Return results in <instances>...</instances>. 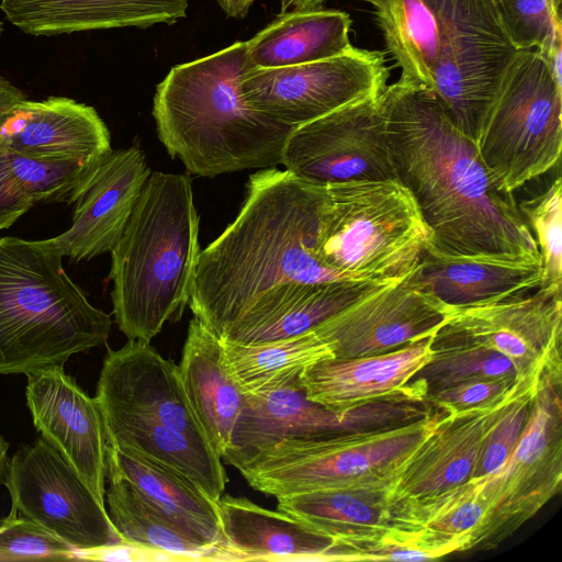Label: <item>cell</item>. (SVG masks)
I'll use <instances>...</instances> for the list:
<instances>
[{"label":"cell","mask_w":562,"mask_h":562,"mask_svg":"<svg viewBox=\"0 0 562 562\" xmlns=\"http://www.w3.org/2000/svg\"><path fill=\"white\" fill-rule=\"evenodd\" d=\"M323 186L276 167L249 176L244 203L201 250L189 306L222 341L250 344L331 281L316 255Z\"/></svg>","instance_id":"cell-1"},{"label":"cell","mask_w":562,"mask_h":562,"mask_svg":"<svg viewBox=\"0 0 562 562\" xmlns=\"http://www.w3.org/2000/svg\"><path fill=\"white\" fill-rule=\"evenodd\" d=\"M380 103L396 180L414 198L435 248L540 257L513 192L430 89L398 79L381 92Z\"/></svg>","instance_id":"cell-2"},{"label":"cell","mask_w":562,"mask_h":562,"mask_svg":"<svg viewBox=\"0 0 562 562\" xmlns=\"http://www.w3.org/2000/svg\"><path fill=\"white\" fill-rule=\"evenodd\" d=\"M254 67L247 42L173 66L156 87L153 116L172 158L195 176L214 178L282 162L293 127L250 106L240 91Z\"/></svg>","instance_id":"cell-3"},{"label":"cell","mask_w":562,"mask_h":562,"mask_svg":"<svg viewBox=\"0 0 562 562\" xmlns=\"http://www.w3.org/2000/svg\"><path fill=\"white\" fill-rule=\"evenodd\" d=\"M200 218L187 175L150 172L111 250L114 322L128 340L150 342L189 304Z\"/></svg>","instance_id":"cell-4"},{"label":"cell","mask_w":562,"mask_h":562,"mask_svg":"<svg viewBox=\"0 0 562 562\" xmlns=\"http://www.w3.org/2000/svg\"><path fill=\"white\" fill-rule=\"evenodd\" d=\"M109 314L93 306L49 239L0 237V374L64 366L106 345Z\"/></svg>","instance_id":"cell-5"},{"label":"cell","mask_w":562,"mask_h":562,"mask_svg":"<svg viewBox=\"0 0 562 562\" xmlns=\"http://www.w3.org/2000/svg\"><path fill=\"white\" fill-rule=\"evenodd\" d=\"M445 411L400 425L286 436L223 457L255 490L274 497L318 490L392 484L402 463Z\"/></svg>","instance_id":"cell-6"},{"label":"cell","mask_w":562,"mask_h":562,"mask_svg":"<svg viewBox=\"0 0 562 562\" xmlns=\"http://www.w3.org/2000/svg\"><path fill=\"white\" fill-rule=\"evenodd\" d=\"M316 255L350 280L396 281L419 263L431 233L397 180L323 186Z\"/></svg>","instance_id":"cell-7"},{"label":"cell","mask_w":562,"mask_h":562,"mask_svg":"<svg viewBox=\"0 0 562 562\" xmlns=\"http://www.w3.org/2000/svg\"><path fill=\"white\" fill-rule=\"evenodd\" d=\"M562 85L532 48L518 50L485 116L476 146L509 192L553 168L562 149Z\"/></svg>","instance_id":"cell-8"},{"label":"cell","mask_w":562,"mask_h":562,"mask_svg":"<svg viewBox=\"0 0 562 562\" xmlns=\"http://www.w3.org/2000/svg\"><path fill=\"white\" fill-rule=\"evenodd\" d=\"M562 376H546L505 463L476 483L485 516L469 550L494 549L541 509L562 482Z\"/></svg>","instance_id":"cell-9"},{"label":"cell","mask_w":562,"mask_h":562,"mask_svg":"<svg viewBox=\"0 0 562 562\" xmlns=\"http://www.w3.org/2000/svg\"><path fill=\"white\" fill-rule=\"evenodd\" d=\"M390 71L382 52L352 47L314 63L248 71L240 91L271 120L295 127L350 103L381 94Z\"/></svg>","instance_id":"cell-10"},{"label":"cell","mask_w":562,"mask_h":562,"mask_svg":"<svg viewBox=\"0 0 562 562\" xmlns=\"http://www.w3.org/2000/svg\"><path fill=\"white\" fill-rule=\"evenodd\" d=\"M4 485L18 513L77 552L123 541L105 506L42 436L19 446L9 459Z\"/></svg>","instance_id":"cell-11"},{"label":"cell","mask_w":562,"mask_h":562,"mask_svg":"<svg viewBox=\"0 0 562 562\" xmlns=\"http://www.w3.org/2000/svg\"><path fill=\"white\" fill-rule=\"evenodd\" d=\"M517 52L495 0H467L439 53L429 89L451 122L475 142Z\"/></svg>","instance_id":"cell-12"},{"label":"cell","mask_w":562,"mask_h":562,"mask_svg":"<svg viewBox=\"0 0 562 562\" xmlns=\"http://www.w3.org/2000/svg\"><path fill=\"white\" fill-rule=\"evenodd\" d=\"M281 164L315 186L396 180L380 94L293 127Z\"/></svg>","instance_id":"cell-13"},{"label":"cell","mask_w":562,"mask_h":562,"mask_svg":"<svg viewBox=\"0 0 562 562\" xmlns=\"http://www.w3.org/2000/svg\"><path fill=\"white\" fill-rule=\"evenodd\" d=\"M443 325L506 356L524 381L562 376L561 290L538 288L531 294L454 308Z\"/></svg>","instance_id":"cell-14"},{"label":"cell","mask_w":562,"mask_h":562,"mask_svg":"<svg viewBox=\"0 0 562 562\" xmlns=\"http://www.w3.org/2000/svg\"><path fill=\"white\" fill-rule=\"evenodd\" d=\"M453 311L407 276L361 296L313 330L336 359L370 357L432 336Z\"/></svg>","instance_id":"cell-15"},{"label":"cell","mask_w":562,"mask_h":562,"mask_svg":"<svg viewBox=\"0 0 562 562\" xmlns=\"http://www.w3.org/2000/svg\"><path fill=\"white\" fill-rule=\"evenodd\" d=\"M26 378V406L35 429L105 506L108 441L95 398L64 366L33 371Z\"/></svg>","instance_id":"cell-16"},{"label":"cell","mask_w":562,"mask_h":562,"mask_svg":"<svg viewBox=\"0 0 562 562\" xmlns=\"http://www.w3.org/2000/svg\"><path fill=\"white\" fill-rule=\"evenodd\" d=\"M94 398L101 413L142 417L207 441L187 398L179 366L150 342L128 340L120 349H109Z\"/></svg>","instance_id":"cell-17"},{"label":"cell","mask_w":562,"mask_h":562,"mask_svg":"<svg viewBox=\"0 0 562 562\" xmlns=\"http://www.w3.org/2000/svg\"><path fill=\"white\" fill-rule=\"evenodd\" d=\"M391 484L318 490L277 497L278 509L294 516L322 535L362 554L412 536L405 525L404 504Z\"/></svg>","instance_id":"cell-18"},{"label":"cell","mask_w":562,"mask_h":562,"mask_svg":"<svg viewBox=\"0 0 562 562\" xmlns=\"http://www.w3.org/2000/svg\"><path fill=\"white\" fill-rule=\"evenodd\" d=\"M150 172L137 146L112 150L76 200L70 227L52 238L61 256L78 262L111 252Z\"/></svg>","instance_id":"cell-19"},{"label":"cell","mask_w":562,"mask_h":562,"mask_svg":"<svg viewBox=\"0 0 562 562\" xmlns=\"http://www.w3.org/2000/svg\"><path fill=\"white\" fill-rule=\"evenodd\" d=\"M540 257L512 254L452 255L427 246L408 274L416 288L453 308L484 305L538 289Z\"/></svg>","instance_id":"cell-20"},{"label":"cell","mask_w":562,"mask_h":562,"mask_svg":"<svg viewBox=\"0 0 562 562\" xmlns=\"http://www.w3.org/2000/svg\"><path fill=\"white\" fill-rule=\"evenodd\" d=\"M217 510L232 561H356L351 549L305 521L246 497L223 494Z\"/></svg>","instance_id":"cell-21"},{"label":"cell","mask_w":562,"mask_h":562,"mask_svg":"<svg viewBox=\"0 0 562 562\" xmlns=\"http://www.w3.org/2000/svg\"><path fill=\"white\" fill-rule=\"evenodd\" d=\"M431 337L382 355L318 361L301 375L302 390L307 400L345 417L360 405L407 390L430 359Z\"/></svg>","instance_id":"cell-22"},{"label":"cell","mask_w":562,"mask_h":562,"mask_svg":"<svg viewBox=\"0 0 562 562\" xmlns=\"http://www.w3.org/2000/svg\"><path fill=\"white\" fill-rule=\"evenodd\" d=\"M3 133L8 145L43 160H72L98 167L113 150L110 132L93 106L66 97L25 100Z\"/></svg>","instance_id":"cell-23"},{"label":"cell","mask_w":562,"mask_h":562,"mask_svg":"<svg viewBox=\"0 0 562 562\" xmlns=\"http://www.w3.org/2000/svg\"><path fill=\"white\" fill-rule=\"evenodd\" d=\"M493 411L446 413L402 463L393 497L422 503L469 482Z\"/></svg>","instance_id":"cell-24"},{"label":"cell","mask_w":562,"mask_h":562,"mask_svg":"<svg viewBox=\"0 0 562 562\" xmlns=\"http://www.w3.org/2000/svg\"><path fill=\"white\" fill-rule=\"evenodd\" d=\"M189 0H1L8 21L30 35L173 24Z\"/></svg>","instance_id":"cell-25"},{"label":"cell","mask_w":562,"mask_h":562,"mask_svg":"<svg viewBox=\"0 0 562 562\" xmlns=\"http://www.w3.org/2000/svg\"><path fill=\"white\" fill-rule=\"evenodd\" d=\"M179 370L189 404L222 458L232 446L246 396L227 369L223 341L196 317L189 323Z\"/></svg>","instance_id":"cell-26"},{"label":"cell","mask_w":562,"mask_h":562,"mask_svg":"<svg viewBox=\"0 0 562 562\" xmlns=\"http://www.w3.org/2000/svg\"><path fill=\"white\" fill-rule=\"evenodd\" d=\"M465 0H378L373 5L385 48L400 79L430 88L439 53Z\"/></svg>","instance_id":"cell-27"},{"label":"cell","mask_w":562,"mask_h":562,"mask_svg":"<svg viewBox=\"0 0 562 562\" xmlns=\"http://www.w3.org/2000/svg\"><path fill=\"white\" fill-rule=\"evenodd\" d=\"M106 473L135 486L151 504L200 542L226 550L217 502L198 484L164 464L108 445ZM231 558V555H229ZM232 561V558H231Z\"/></svg>","instance_id":"cell-28"},{"label":"cell","mask_w":562,"mask_h":562,"mask_svg":"<svg viewBox=\"0 0 562 562\" xmlns=\"http://www.w3.org/2000/svg\"><path fill=\"white\" fill-rule=\"evenodd\" d=\"M108 445L183 474L218 501L228 482L221 456L205 439L142 417L101 413Z\"/></svg>","instance_id":"cell-29"},{"label":"cell","mask_w":562,"mask_h":562,"mask_svg":"<svg viewBox=\"0 0 562 562\" xmlns=\"http://www.w3.org/2000/svg\"><path fill=\"white\" fill-rule=\"evenodd\" d=\"M351 19L347 12L321 8L281 12L247 41L248 57L257 69L314 63L342 55Z\"/></svg>","instance_id":"cell-30"},{"label":"cell","mask_w":562,"mask_h":562,"mask_svg":"<svg viewBox=\"0 0 562 562\" xmlns=\"http://www.w3.org/2000/svg\"><path fill=\"white\" fill-rule=\"evenodd\" d=\"M98 167L25 156L8 145L0 131V231L37 203L74 204Z\"/></svg>","instance_id":"cell-31"},{"label":"cell","mask_w":562,"mask_h":562,"mask_svg":"<svg viewBox=\"0 0 562 562\" xmlns=\"http://www.w3.org/2000/svg\"><path fill=\"white\" fill-rule=\"evenodd\" d=\"M227 369L245 395H261L300 382L314 363L334 358L314 330L258 344L223 341Z\"/></svg>","instance_id":"cell-32"},{"label":"cell","mask_w":562,"mask_h":562,"mask_svg":"<svg viewBox=\"0 0 562 562\" xmlns=\"http://www.w3.org/2000/svg\"><path fill=\"white\" fill-rule=\"evenodd\" d=\"M106 512L123 541L183 561H231L224 550L206 546L181 529L128 481L112 473H106Z\"/></svg>","instance_id":"cell-33"},{"label":"cell","mask_w":562,"mask_h":562,"mask_svg":"<svg viewBox=\"0 0 562 562\" xmlns=\"http://www.w3.org/2000/svg\"><path fill=\"white\" fill-rule=\"evenodd\" d=\"M404 504L415 540L437 559L468 551L485 516V502L473 481L425 502Z\"/></svg>","instance_id":"cell-34"},{"label":"cell","mask_w":562,"mask_h":562,"mask_svg":"<svg viewBox=\"0 0 562 562\" xmlns=\"http://www.w3.org/2000/svg\"><path fill=\"white\" fill-rule=\"evenodd\" d=\"M430 348L429 361L411 380L419 381L426 394L475 378L512 376L524 381L506 356L457 335L443 324L432 335Z\"/></svg>","instance_id":"cell-35"},{"label":"cell","mask_w":562,"mask_h":562,"mask_svg":"<svg viewBox=\"0 0 562 562\" xmlns=\"http://www.w3.org/2000/svg\"><path fill=\"white\" fill-rule=\"evenodd\" d=\"M518 207L533 235L542 263V278L538 288L561 290L562 187L560 177L546 191L522 201Z\"/></svg>","instance_id":"cell-36"},{"label":"cell","mask_w":562,"mask_h":562,"mask_svg":"<svg viewBox=\"0 0 562 562\" xmlns=\"http://www.w3.org/2000/svg\"><path fill=\"white\" fill-rule=\"evenodd\" d=\"M538 387L518 392L494 408L470 481L483 480L493 474L512 454L528 422Z\"/></svg>","instance_id":"cell-37"},{"label":"cell","mask_w":562,"mask_h":562,"mask_svg":"<svg viewBox=\"0 0 562 562\" xmlns=\"http://www.w3.org/2000/svg\"><path fill=\"white\" fill-rule=\"evenodd\" d=\"M503 29L517 50L539 48L562 31L561 0H495Z\"/></svg>","instance_id":"cell-38"},{"label":"cell","mask_w":562,"mask_h":562,"mask_svg":"<svg viewBox=\"0 0 562 562\" xmlns=\"http://www.w3.org/2000/svg\"><path fill=\"white\" fill-rule=\"evenodd\" d=\"M540 382H526L512 376L475 378L428 392L425 402L453 415L486 411L497 407L518 392L538 386Z\"/></svg>","instance_id":"cell-39"},{"label":"cell","mask_w":562,"mask_h":562,"mask_svg":"<svg viewBox=\"0 0 562 562\" xmlns=\"http://www.w3.org/2000/svg\"><path fill=\"white\" fill-rule=\"evenodd\" d=\"M77 551L37 522L11 513L0 518V561L74 560Z\"/></svg>","instance_id":"cell-40"},{"label":"cell","mask_w":562,"mask_h":562,"mask_svg":"<svg viewBox=\"0 0 562 562\" xmlns=\"http://www.w3.org/2000/svg\"><path fill=\"white\" fill-rule=\"evenodd\" d=\"M26 95L9 79L0 75V131L16 114Z\"/></svg>","instance_id":"cell-41"},{"label":"cell","mask_w":562,"mask_h":562,"mask_svg":"<svg viewBox=\"0 0 562 562\" xmlns=\"http://www.w3.org/2000/svg\"><path fill=\"white\" fill-rule=\"evenodd\" d=\"M255 0H217L228 18L243 19L248 13Z\"/></svg>","instance_id":"cell-42"},{"label":"cell","mask_w":562,"mask_h":562,"mask_svg":"<svg viewBox=\"0 0 562 562\" xmlns=\"http://www.w3.org/2000/svg\"><path fill=\"white\" fill-rule=\"evenodd\" d=\"M325 1L326 0H281V12H288V11L300 10V9L321 8ZM357 1L368 2L372 5H374L378 0H357Z\"/></svg>","instance_id":"cell-43"},{"label":"cell","mask_w":562,"mask_h":562,"mask_svg":"<svg viewBox=\"0 0 562 562\" xmlns=\"http://www.w3.org/2000/svg\"><path fill=\"white\" fill-rule=\"evenodd\" d=\"M9 442L0 435V484H4L9 464Z\"/></svg>","instance_id":"cell-44"},{"label":"cell","mask_w":562,"mask_h":562,"mask_svg":"<svg viewBox=\"0 0 562 562\" xmlns=\"http://www.w3.org/2000/svg\"><path fill=\"white\" fill-rule=\"evenodd\" d=\"M2 33H3V23L0 21V37H1Z\"/></svg>","instance_id":"cell-45"}]
</instances>
